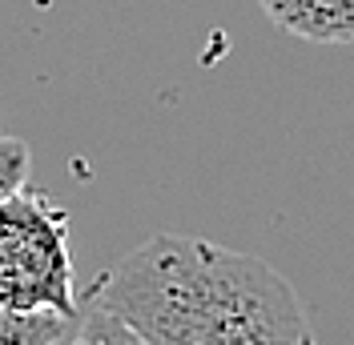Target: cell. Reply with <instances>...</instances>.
Here are the masks:
<instances>
[{
  "instance_id": "1",
  "label": "cell",
  "mask_w": 354,
  "mask_h": 345,
  "mask_svg": "<svg viewBox=\"0 0 354 345\" xmlns=\"http://www.w3.org/2000/svg\"><path fill=\"white\" fill-rule=\"evenodd\" d=\"M88 305L149 345H314L298 293L270 261L181 233L141 241L93 281Z\"/></svg>"
},
{
  "instance_id": "2",
  "label": "cell",
  "mask_w": 354,
  "mask_h": 345,
  "mask_svg": "<svg viewBox=\"0 0 354 345\" xmlns=\"http://www.w3.org/2000/svg\"><path fill=\"white\" fill-rule=\"evenodd\" d=\"M0 305L77 313L68 213L28 185L0 201Z\"/></svg>"
},
{
  "instance_id": "3",
  "label": "cell",
  "mask_w": 354,
  "mask_h": 345,
  "mask_svg": "<svg viewBox=\"0 0 354 345\" xmlns=\"http://www.w3.org/2000/svg\"><path fill=\"white\" fill-rule=\"evenodd\" d=\"M282 32L310 44H354V0H258Z\"/></svg>"
},
{
  "instance_id": "4",
  "label": "cell",
  "mask_w": 354,
  "mask_h": 345,
  "mask_svg": "<svg viewBox=\"0 0 354 345\" xmlns=\"http://www.w3.org/2000/svg\"><path fill=\"white\" fill-rule=\"evenodd\" d=\"M68 333V317L48 309L0 305V345H57Z\"/></svg>"
},
{
  "instance_id": "5",
  "label": "cell",
  "mask_w": 354,
  "mask_h": 345,
  "mask_svg": "<svg viewBox=\"0 0 354 345\" xmlns=\"http://www.w3.org/2000/svg\"><path fill=\"white\" fill-rule=\"evenodd\" d=\"M73 345H149V342L129 322H121L117 313L101 309V305H85Z\"/></svg>"
},
{
  "instance_id": "6",
  "label": "cell",
  "mask_w": 354,
  "mask_h": 345,
  "mask_svg": "<svg viewBox=\"0 0 354 345\" xmlns=\"http://www.w3.org/2000/svg\"><path fill=\"white\" fill-rule=\"evenodd\" d=\"M28 169H32L28 145L21 137H0V201L28 185Z\"/></svg>"
}]
</instances>
